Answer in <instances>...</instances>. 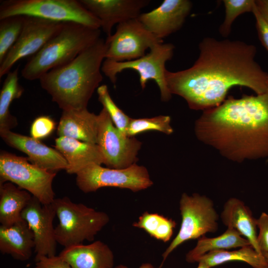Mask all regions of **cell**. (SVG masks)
Segmentation results:
<instances>
[{
  "label": "cell",
  "instance_id": "obj_12",
  "mask_svg": "<svg viewBox=\"0 0 268 268\" xmlns=\"http://www.w3.org/2000/svg\"><path fill=\"white\" fill-rule=\"evenodd\" d=\"M106 42L105 59L120 62L142 57L147 49L163 40L158 39L135 18L116 25L115 32L107 37Z\"/></svg>",
  "mask_w": 268,
  "mask_h": 268
},
{
  "label": "cell",
  "instance_id": "obj_6",
  "mask_svg": "<svg viewBox=\"0 0 268 268\" xmlns=\"http://www.w3.org/2000/svg\"><path fill=\"white\" fill-rule=\"evenodd\" d=\"M14 15L54 22H74L100 29L99 20L76 0H5L0 5V19Z\"/></svg>",
  "mask_w": 268,
  "mask_h": 268
},
{
  "label": "cell",
  "instance_id": "obj_3",
  "mask_svg": "<svg viewBox=\"0 0 268 268\" xmlns=\"http://www.w3.org/2000/svg\"><path fill=\"white\" fill-rule=\"evenodd\" d=\"M107 49L106 40L101 37L70 62L40 77L42 88L62 111L87 108L103 80L101 68Z\"/></svg>",
  "mask_w": 268,
  "mask_h": 268
},
{
  "label": "cell",
  "instance_id": "obj_24",
  "mask_svg": "<svg viewBox=\"0 0 268 268\" xmlns=\"http://www.w3.org/2000/svg\"><path fill=\"white\" fill-rule=\"evenodd\" d=\"M251 245L249 241L241 235L236 230L227 228L220 235L208 238L205 236L198 239L196 246L186 256L187 262H199L206 254L217 250H229Z\"/></svg>",
  "mask_w": 268,
  "mask_h": 268
},
{
  "label": "cell",
  "instance_id": "obj_25",
  "mask_svg": "<svg viewBox=\"0 0 268 268\" xmlns=\"http://www.w3.org/2000/svg\"><path fill=\"white\" fill-rule=\"evenodd\" d=\"M200 261L203 262L210 268L232 261L245 262L253 268H268V264L264 255L258 252L251 245L234 250L210 252L201 257Z\"/></svg>",
  "mask_w": 268,
  "mask_h": 268
},
{
  "label": "cell",
  "instance_id": "obj_39",
  "mask_svg": "<svg viewBox=\"0 0 268 268\" xmlns=\"http://www.w3.org/2000/svg\"><path fill=\"white\" fill-rule=\"evenodd\" d=\"M263 255H264L266 261L267 262L268 264V253H265Z\"/></svg>",
  "mask_w": 268,
  "mask_h": 268
},
{
  "label": "cell",
  "instance_id": "obj_26",
  "mask_svg": "<svg viewBox=\"0 0 268 268\" xmlns=\"http://www.w3.org/2000/svg\"><path fill=\"white\" fill-rule=\"evenodd\" d=\"M19 68L7 74L0 92V131L11 130L17 125L15 117L10 114V106L12 101L19 98L24 88L19 83Z\"/></svg>",
  "mask_w": 268,
  "mask_h": 268
},
{
  "label": "cell",
  "instance_id": "obj_11",
  "mask_svg": "<svg viewBox=\"0 0 268 268\" xmlns=\"http://www.w3.org/2000/svg\"><path fill=\"white\" fill-rule=\"evenodd\" d=\"M96 144L100 148L107 167L123 169L136 164L142 142L122 134L103 108L98 114Z\"/></svg>",
  "mask_w": 268,
  "mask_h": 268
},
{
  "label": "cell",
  "instance_id": "obj_28",
  "mask_svg": "<svg viewBox=\"0 0 268 268\" xmlns=\"http://www.w3.org/2000/svg\"><path fill=\"white\" fill-rule=\"evenodd\" d=\"M26 18L14 15L0 19V63L19 37Z\"/></svg>",
  "mask_w": 268,
  "mask_h": 268
},
{
  "label": "cell",
  "instance_id": "obj_23",
  "mask_svg": "<svg viewBox=\"0 0 268 268\" xmlns=\"http://www.w3.org/2000/svg\"><path fill=\"white\" fill-rule=\"evenodd\" d=\"M32 197L28 192L11 182L0 184L1 225L9 226L21 220V213Z\"/></svg>",
  "mask_w": 268,
  "mask_h": 268
},
{
  "label": "cell",
  "instance_id": "obj_32",
  "mask_svg": "<svg viewBox=\"0 0 268 268\" xmlns=\"http://www.w3.org/2000/svg\"><path fill=\"white\" fill-rule=\"evenodd\" d=\"M56 128V123L51 117L41 116L36 118L32 122L30 128V136L41 140L49 136Z\"/></svg>",
  "mask_w": 268,
  "mask_h": 268
},
{
  "label": "cell",
  "instance_id": "obj_17",
  "mask_svg": "<svg viewBox=\"0 0 268 268\" xmlns=\"http://www.w3.org/2000/svg\"><path fill=\"white\" fill-rule=\"evenodd\" d=\"M2 140L9 146L26 154L32 164L49 171L65 170L67 163L56 149L48 146L39 140L12 132L0 131Z\"/></svg>",
  "mask_w": 268,
  "mask_h": 268
},
{
  "label": "cell",
  "instance_id": "obj_19",
  "mask_svg": "<svg viewBox=\"0 0 268 268\" xmlns=\"http://www.w3.org/2000/svg\"><path fill=\"white\" fill-rule=\"evenodd\" d=\"M59 256L72 268H113L114 264L112 251L100 241L66 247Z\"/></svg>",
  "mask_w": 268,
  "mask_h": 268
},
{
  "label": "cell",
  "instance_id": "obj_2",
  "mask_svg": "<svg viewBox=\"0 0 268 268\" xmlns=\"http://www.w3.org/2000/svg\"><path fill=\"white\" fill-rule=\"evenodd\" d=\"M202 142L234 162L268 157V87L256 95L230 96L203 111L195 124Z\"/></svg>",
  "mask_w": 268,
  "mask_h": 268
},
{
  "label": "cell",
  "instance_id": "obj_31",
  "mask_svg": "<svg viewBox=\"0 0 268 268\" xmlns=\"http://www.w3.org/2000/svg\"><path fill=\"white\" fill-rule=\"evenodd\" d=\"M225 17L219 28L220 34L227 37L230 34L233 22L239 15L253 12L255 5V0H223Z\"/></svg>",
  "mask_w": 268,
  "mask_h": 268
},
{
  "label": "cell",
  "instance_id": "obj_21",
  "mask_svg": "<svg viewBox=\"0 0 268 268\" xmlns=\"http://www.w3.org/2000/svg\"><path fill=\"white\" fill-rule=\"evenodd\" d=\"M33 233L23 219L9 226H0V251L21 261L29 260L34 249Z\"/></svg>",
  "mask_w": 268,
  "mask_h": 268
},
{
  "label": "cell",
  "instance_id": "obj_30",
  "mask_svg": "<svg viewBox=\"0 0 268 268\" xmlns=\"http://www.w3.org/2000/svg\"><path fill=\"white\" fill-rule=\"evenodd\" d=\"M97 93L98 101L108 112L114 125L122 134L126 135L131 118L116 104L110 94L107 85L99 86Z\"/></svg>",
  "mask_w": 268,
  "mask_h": 268
},
{
  "label": "cell",
  "instance_id": "obj_8",
  "mask_svg": "<svg viewBox=\"0 0 268 268\" xmlns=\"http://www.w3.org/2000/svg\"><path fill=\"white\" fill-rule=\"evenodd\" d=\"M181 223L177 235L162 254L160 268L169 255L178 247L190 240L199 239L207 233L215 232L219 218L212 201L197 193H183L180 200Z\"/></svg>",
  "mask_w": 268,
  "mask_h": 268
},
{
  "label": "cell",
  "instance_id": "obj_33",
  "mask_svg": "<svg viewBox=\"0 0 268 268\" xmlns=\"http://www.w3.org/2000/svg\"><path fill=\"white\" fill-rule=\"evenodd\" d=\"M257 227L259 229L257 243L261 253H268V214L262 212L257 219Z\"/></svg>",
  "mask_w": 268,
  "mask_h": 268
},
{
  "label": "cell",
  "instance_id": "obj_7",
  "mask_svg": "<svg viewBox=\"0 0 268 268\" xmlns=\"http://www.w3.org/2000/svg\"><path fill=\"white\" fill-rule=\"evenodd\" d=\"M175 46L171 43H160L152 47L149 52L138 59L125 62H115L105 59L102 72L115 84L117 74L126 69L136 71L139 74L141 88L143 90L149 80H154L157 85L162 101L170 100V93L165 79V65L174 55Z\"/></svg>",
  "mask_w": 268,
  "mask_h": 268
},
{
  "label": "cell",
  "instance_id": "obj_18",
  "mask_svg": "<svg viewBox=\"0 0 268 268\" xmlns=\"http://www.w3.org/2000/svg\"><path fill=\"white\" fill-rule=\"evenodd\" d=\"M54 147L66 160V171L69 174H76L91 164L104 163L103 154L97 144L61 136L55 139Z\"/></svg>",
  "mask_w": 268,
  "mask_h": 268
},
{
  "label": "cell",
  "instance_id": "obj_37",
  "mask_svg": "<svg viewBox=\"0 0 268 268\" xmlns=\"http://www.w3.org/2000/svg\"><path fill=\"white\" fill-rule=\"evenodd\" d=\"M115 268H128L126 266L120 265L116 266ZM138 268H155L151 264L146 263L142 264Z\"/></svg>",
  "mask_w": 268,
  "mask_h": 268
},
{
  "label": "cell",
  "instance_id": "obj_15",
  "mask_svg": "<svg viewBox=\"0 0 268 268\" xmlns=\"http://www.w3.org/2000/svg\"><path fill=\"white\" fill-rule=\"evenodd\" d=\"M192 7L189 0H164L156 8L141 13L138 19L158 39L180 30Z\"/></svg>",
  "mask_w": 268,
  "mask_h": 268
},
{
  "label": "cell",
  "instance_id": "obj_1",
  "mask_svg": "<svg viewBox=\"0 0 268 268\" xmlns=\"http://www.w3.org/2000/svg\"><path fill=\"white\" fill-rule=\"evenodd\" d=\"M199 56L190 67L165 72L171 94L183 98L189 107L205 110L219 106L234 86L259 94L268 87V73L256 61L255 45L240 40L204 38Z\"/></svg>",
  "mask_w": 268,
  "mask_h": 268
},
{
  "label": "cell",
  "instance_id": "obj_36",
  "mask_svg": "<svg viewBox=\"0 0 268 268\" xmlns=\"http://www.w3.org/2000/svg\"><path fill=\"white\" fill-rule=\"evenodd\" d=\"M257 8L268 24V0H255Z\"/></svg>",
  "mask_w": 268,
  "mask_h": 268
},
{
  "label": "cell",
  "instance_id": "obj_29",
  "mask_svg": "<svg viewBox=\"0 0 268 268\" xmlns=\"http://www.w3.org/2000/svg\"><path fill=\"white\" fill-rule=\"evenodd\" d=\"M171 121V117L167 115L137 119L131 118L126 135L129 137H134L136 135L150 131L169 135L173 133Z\"/></svg>",
  "mask_w": 268,
  "mask_h": 268
},
{
  "label": "cell",
  "instance_id": "obj_9",
  "mask_svg": "<svg viewBox=\"0 0 268 268\" xmlns=\"http://www.w3.org/2000/svg\"><path fill=\"white\" fill-rule=\"evenodd\" d=\"M56 175L55 172L32 164L27 157L0 152V184L11 182L28 192L42 204H51L55 199L52 185Z\"/></svg>",
  "mask_w": 268,
  "mask_h": 268
},
{
  "label": "cell",
  "instance_id": "obj_22",
  "mask_svg": "<svg viewBox=\"0 0 268 268\" xmlns=\"http://www.w3.org/2000/svg\"><path fill=\"white\" fill-rule=\"evenodd\" d=\"M221 219L227 228L236 230L249 241L258 252L262 254L257 243V219L243 201L235 198L228 199L224 205Z\"/></svg>",
  "mask_w": 268,
  "mask_h": 268
},
{
  "label": "cell",
  "instance_id": "obj_35",
  "mask_svg": "<svg viewBox=\"0 0 268 268\" xmlns=\"http://www.w3.org/2000/svg\"><path fill=\"white\" fill-rule=\"evenodd\" d=\"M34 268H72L69 264L61 258L54 256H43L36 262Z\"/></svg>",
  "mask_w": 268,
  "mask_h": 268
},
{
  "label": "cell",
  "instance_id": "obj_13",
  "mask_svg": "<svg viewBox=\"0 0 268 268\" xmlns=\"http://www.w3.org/2000/svg\"><path fill=\"white\" fill-rule=\"evenodd\" d=\"M64 23L27 16L18 39L0 63V77L21 59L38 53L62 28Z\"/></svg>",
  "mask_w": 268,
  "mask_h": 268
},
{
  "label": "cell",
  "instance_id": "obj_20",
  "mask_svg": "<svg viewBox=\"0 0 268 268\" xmlns=\"http://www.w3.org/2000/svg\"><path fill=\"white\" fill-rule=\"evenodd\" d=\"M98 115L87 108L63 110L57 127L58 137H67L96 144Z\"/></svg>",
  "mask_w": 268,
  "mask_h": 268
},
{
  "label": "cell",
  "instance_id": "obj_14",
  "mask_svg": "<svg viewBox=\"0 0 268 268\" xmlns=\"http://www.w3.org/2000/svg\"><path fill=\"white\" fill-rule=\"evenodd\" d=\"M56 216L52 203L42 204L32 196L21 213L34 237L35 262L43 256H56L57 241L53 221Z\"/></svg>",
  "mask_w": 268,
  "mask_h": 268
},
{
  "label": "cell",
  "instance_id": "obj_38",
  "mask_svg": "<svg viewBox=\"0 0 268 268\" xmlns=\"http://www.w3.org/2000/svg\"><path fill=\"white\" fill-rule=\"evenodd\" d=\"M198 263L199 265L197 268H210L209 266H208L203 262L200 261Z\"/></svg>",
  "mask_w": 268,
  "mask_h": 268
},
{
  "label": "cell",
  "instance_id": "obj_34",
  "mask_svg": "<svg viewBox=\"0 0 268 268\" xmlns=\"http://www.w3.org/2000/svg\"><path fill=\"white\" fill-rule=\"evenodd\" d=\"M252 13L256 19V27L259 39L268 52V24L258 11L256 4Z\"/></svg>",
  "mask_w": 268,
  "mask_h": 268
},
{
  "label": "cell",
  "instance_id": "obj_27",
  "mask_svg": "<svg viewBox=\"0 0 268 268\" xmlns=\"http://www.w3.org/2000/svg\"><path fill=\"white\" fill-rule=\"evenodd\" d=\"M133 226L143 229L151 237L166 243L171 238L176 223L158 213L145 211Z\"/></svg>",
  "mask_w": 268,
  "mask_h": 268
},
{
  "label": "cell",
  "instance_id": "obj_16",
  "mask_svg": "<svg viewBox=\"0 0 268 268\" xmlns=\"http://www.w3.org/2000/svg\"><path fill=\"white\" fill-rule=\"evenodd\" d=\"M83 5L100 21V29L109 37L113 27L137 18L149 0H80Z\"/></svg>",
  "mask_w": 268,
  "mask_h": 268
},
{
  "label": "cell",
  "instance_id": "obj_4",
  "mask_svg": "<svg viewBox=\"0 0 268 268\" xmlns=\"http://www.w3.org/2000/svg\"><path fill=\"white\" fill-rule=\"evenodd\" d=\"M101 29L74 22L64 23L60 30L25 64L21 75L39 79L49 71L74 60L101 38Z\"/></svg>",
  "mask_w": 268,
  "mask_h": 268
},
{
  "label": "cell",
  "instance_id": "obj_5",
  "mask_svg": "<svg viewBox=\"0 0 268 268\" xmlns=\"http://www.w3.org/2000/svg\"><path fill=\"white\" fill-rule=\"evenodd\" d=\"M59 219L55 228L57 242L68 247L92 241L109 222L108 215L67 197L56 199L52 203Z\"/></svg>",
  "mask_w": 268,
  "mask_h": 268
},
{
  "label": "cell",
  "instance_id": "obj_10",
  "mask_svg": "<svg viewBox=\"0 0 268 268\" xmlns=\"http://www.w3.org/2000/svg\"><path fill=\"white\" fill-rule=\"evenodd\" d=\"M76 175V185L85 193L108 187L136 192L147 189L153 184L146 168L137 163L123 169L104 167L93 163L82 169Z\"/></svg>",
  "mask_w": 268,
  "mask_h": 268
}]
</instances>
